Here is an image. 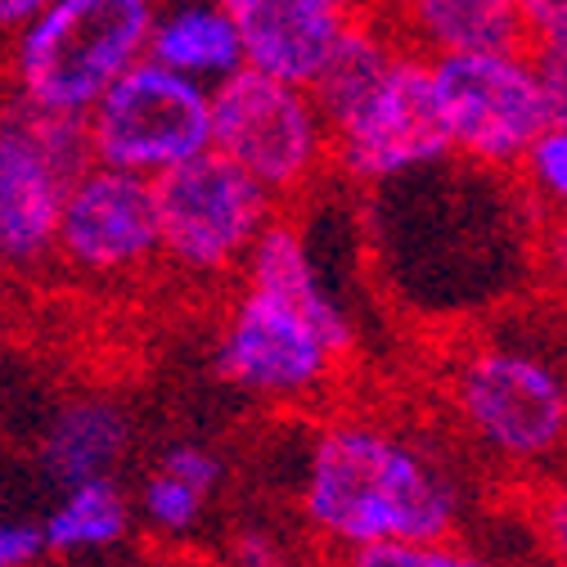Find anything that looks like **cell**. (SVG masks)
I'll return each mask as SVG.
<instances>
[{
  "label": "cell",
  "mask_w": 567,
  "mask_h": 567,
  "mask_svg": "<svg viewBox=\"0 0 567 567\" xmlns=\"http://www.w3.org/2000/svg\"><path fill=\"white\" fill-rule=\"evenodd\" d=\"M357 333L316 275L302 230L275 212L244 257V293L217 338V374L257 401H307L324 392Z\"/></svg>",
  "instance_id": "1"
},
{
  "label": "cell",
  "mask_w": 567,
  "mask_h": 567,
  "mask_svg": "<svg viewBox=\"0 0 567 567\" xmlns=\"http://www.w3.org/2000/svg\"><path fill=\"white\" fill-rule=\"evenodd\" d=\"M307 527L342 549L361 554L379 545H437L464 518L455 477L410 437L374 419H333L320 429L302 473Z\"/></svg>",
  "instance_id": "2"
},
{
  "label": "cell",
  "mask_w": 567,
  "mask_h": 567,
  "mask_svg": "<svg viewBox=\"0 0 567 567\" xmlns=\"http://www.w3.org/2000/svg\"><path fill=\"white\" fill-rule=\"evenodd\" d=\"M154 0H50L14 32L10 91L14 100L86 117L91 104L145 59Z\"/></svg>",
  "instance_id": "3"
},
{
  "label": "cell",
  "mask_w": 567,
  "mask_h": 567,
  "mask_svg": "<svg viewBox=\"0 0 567 567\" xmlns=\"http://www.w3.org/2000/svg\"><path fill=\"white\" fill-rule=\"evenodd\" d=\"M91 167L86 117L0 104V275L28 279L54 261L63 189Z\"/></svg>",
  "instance_id": "4"
},
{
  "label": "cell",
  "mask_w": 567,
  "mask_h": 567,
  "mask_svg": "<svg viewBox=\"0 0 567 567\" xmlns=\"http://www.w3.org/2000/svg\"><path fill=\"white\" fill-rule=\"evenodd\" d=\"M212 150L284 203L329 163V126L307 86L244 63L212 86Z\"/></svg>",
  "instance_id": "5"
},
{
  "label": "cell",
  "mask_w": 567,
  "mask_h": 567,
  "mask_svg": "<svg viewBox=\"0 0 567 567\" xmlns=\"http://www.w3.org/2000/svg\"><path fill=\"white\" fill-rule=\"evenodd\" d=\"M150 185L158 212V261L189 279L239 270L266 221L279 212V203L217 150L167 167Z\"/></svg>",
  "instance_id": "6"
},
{
  "label": "cell",
  "mask_w": 567,
  "mask_h": 567,
  "mask_svg": "<svg viewBox=\"0 0 567 567\" xmlns=\"http://www.w3.org/2000/svg\"><path fill=\"white\" fill-rule=\"evenodd\" d=\"M86 145L91 163L154 181L212 150V91L145 54L91 104Z\"/></svg>",
  "instance_id": "7"
},
{
  "label": "cell",
  "mask_w": 567,
  "mask_h": 567,
  "mask_svg": "<svg viewBox=\"0 0 567 567\" xmlns=\"http://www.w3.org/2000/svg\"><path fill=\"white\" fill-rule=\"evenodd\" d=\"M429 73L451 154L482 172H514L527 145L549 126L527 50L433 54Z\"/></svg>",
  "instance_id": "8"
},
{
  "label": "cell",
  "mask_w": 567,
  "mask_h": 567,
  "mask_svg": "<svg viewBox=\"0 0 567 567\" xmlns=\"http://www.w3.org/2000/svg\"><path fill=\"white\" fill-rule=\"evenodd\" d=\"M451 401L464 429L501 460L536 464L567 442V383L536 351L509 342H482L464 351Z\"/></svg>",
  "instance_id": "9"
},
{
  "label": "cell",
  "mask_w": 567,
  "mask_h": 567,
  "mask_svg": "<svg viewBox=\"0 0 567 567\" xmlns=\"http://www.w3.org/2000/svg\"><path fill=\"white\" fill-rule=\"evenodd\" d=\"M451 158V140L433 95L429 54L396 50L374 91L329 126V163L351 181H396Z\"/></svg>",
  "instance_id": "10"
},
{
  "label": "cell",
  "mask_w": 567,
  "mask_h": 567,
  "mask_svg": "<svg viewBox=\"0 0 567 567\" xmlns=\"http://www.w3.org/2000/svg\"><path fill=\"white\" fill-rule=\"evenodd\" d=\"M54 261L82 279H135L158 266L154 185L104 163L73 176L59 203Z\"/></svg>",
  "instance_id": "11"
},
{
  "label": "cell",
  "mask_w": 567,
  "mask_h": 567,
  "mask_svg": "<svg viewBox=\"0 0 567 567\" xmlns=\"http://www.w3.org/2000/svg\"><path fill=\"white\" fill-rule=\"evenodd\" d=\"M230 19L244 41V63L293 86L316 82L333 41L351 23L329 0H239Z\"/></svg>",
  "instance_id": "12"
},
{
  "label": "cell",
  "mask_w": 567,
  "mask_h": 567,
  "mask_svg": "<svg viewBox=\"0 0 567 567\" xmlns=\"http://www.w3.org/2000/svg\"><path fill=\"white\" fill-rule=\"evenodd\" d=\"M374 19L405 50L429 59L473 50H527L518 0H383Z\"/></svg>",
  "instance_id": "13"
},
{
  "label": "cell",
  "mask_w": 567,
  "mask_h": 567,
  "mask_svg": "<svg viewBox=\"0 0 567 567\" xmlns=\"http://www.w3.org/2000/svg\"><path fill=\"white\" fill-rule=\"evenodd\" d=\"M145 54L207 91L244 68L239 28L217 0H154Z\"/></svg>",
  "instance_id": "14"
},
{
  "label": "cell",
  "mask_w": 567,
  "mask_h": 567,
  "mask_svg": "<svg viewBox=\"0 0 567 567\" xmlns=\"http://www.w3.org/2000/svg\"><path fill=\"white\" fill-rule=\"evenodd\" d=\"M131 446V419L109 396H78L54 410L41 433V468L59 486L113 477Z\"/></svg>",
  "instance_id": "15"
},
{
  "label": "cell",
  "mask_w": 567,
  "mask_h": 567,
  "mask_svg": "<svg viewBox=\"0 0 567 567\" xmlns=\"http://www.w3.org/2000/svg\"><path fill=\"white\" fill-rule=\"evenodd\" d=\"M396 50H401V41L379 19H357V23L342 28V37L333 41L329 59L320 63L316 82L307 86L316 109H320V117H324V126H338L351 109L374 91V82L388 73V63L396 59Z\"/></svg>",
  "instance_id": "16"
},
{
  "label": "cell",
  "mask_w": 567,
  "mask_h": 567,
  "mask_svg": "<svg viewBox=\"0 0 567 567\" xmlns=\"http://www.w3.org/2000/svg\"><path fill=\"white\" fill-rule=\"evenodd\" d=\"M131 527V505L113 477L63 486V501L41 523L45 554H100L113 549Z\"/></svg>",
  "instance_id": "17"
},
{
  "label": "cell",
  "mask_w": 567,
  "mask_h": 567,
  "mask_svg": "<svg viewBox=\"0 0 567 567\" xmlns=\"http://www.w3.org/2000/svg\"><path fill=\"white\" fill-rule=\"evenodd\" d=\"M514 172L545 212H567V126H545Z\"/></svg>",
  "instance_id": "18"
},
{
  "label": "cell",
  "mask_w": 567,
  "mask_h": 567,
  "mask_svg": "<svg viewBox=\"0 0 567 567\" xmlns=\"http://www.w3.org/2000/svg\"><path fill=\"white\" fill-rule=\"evenodd\" d=\"M203 505H207V495L194 491L189 482L172 477V473H154L145 482V491H140V509H145V518L158 527V532H189L198 518H203Z\"/></svg>",
  "instance_id": "19"
},
{
  "label": "cell",
  "mask_w": 567,
  "mask_h": 567,
  "mask_svg": "<svg viewBox=\"0 0 567 567\" xmlns=\"http://www.w3.org/2000/svg\"><path fill=\"white\" fill-rule=\"evenodd\" d=\"M342 567H495V563L482 558L477 549L455 545V540H437V545H379V549H361V554H347Z\"/></svg>",
  "instance_id": "20"
},
{
  "label": "cell",
  "mask_w": 567,
  "mask_h": 567,
  "mask_svg": "<svg viewBox=\"0 0 567 567\" xmlns=\"http://www.w3.org/2000/svg\"><path fill=\"white\" fill-rule=\"evenodd\" d=\"M532 532L554 567H567V486H540L532 495Z\"/></svg>",
  "instance_id": "21"
},
{
  "label": "cell",
  "mask_w": 567,
  "mask_h": 567,
  "mask_svg": "<svg viewBox=\"0 0 567 567\" xmlns=\"http://www.w3.org/2000/svg\"><path fill=\"white\" fill-rule=\"evenodd\" d=\"M527 54H532V68H536L549 126H567V41L527 45Z\"/></svg>",
  "instance_id": "22"
},
{
  "label": "cell",
  "mask_w": 567,
  "mask_h": 567,
  "mask_svg": "<svg viewBox=\"0 0 567 567\" xmlns=\"http://www.w3.org/2000/svg\"><path fill=\"white\" fill-rule=\"evenodd\" d=\"M536 266L554 302L567 311V212H545V226L536 239Z\"/></svg>",
  "instance_id": "23"
},
{
  "label": "cell",
  "mask_w": 567,
  "mask_h": 567,
  "mask_svg": "<svg viewBox=\"0 0 567 567\" xmlns=\"http://www.w3.org/2000/svg\"><path fill=\"white\" fill-rule=\"evenodd\" d=\"M163 473H172V477H181V482H189L194 491H203V495H212L221 486V460L212 455L207 446H189V442H181V446H172L167 455H163V464H158Z\"/></svg>",
  "instance_id": "24"
},
{
  "label": "cell",
  "mask_w": 567,
  "mask_h": 567,
  "mask_svg": "<svg viewBox=\"0 0 567 567\" xmlns=\"http://www.w3.org/2000/svg\"><path fill=\"white\" fill-rule=\"evenodd\" d=\"M518 19L527 32V45L567 41V0H518Z\"/></svg>",
  "instance_id": "25"
},
{
  "label": "cell",
  "mask_w": 567,
  "mask_h": 567,
  "mask_svg": "<svg viewBox=\"0 0 567 567\" xmlns=\"http://www.w3.org/2000/svg\"><path fill=\"white\" fill-rule=\"evenodd\" d=\"M0 554L10 567H32L45 558V536L37 523H0Z\"/></svg>",
  "instance_id": "26"
},
{
  "label": "cell",
  "mask_w": 567,
  "mask_h": 567,
  "mask_svg": "<svg viewBox=\"0 0 567 567\" xmlns=\"http://www.w3.org/2000/svg\"><path fill=\"white\" fill-rule=\"evenodd\" d=\"M230 554H235L239 567H284V549H279V540H275L270 532H257V527H244V532L235 536Z\"/></svg>",
  "instance_id": "27"
},
{
  "label": "cell",
  "mask_w": 567,
  "mask_h": 567,
  "mask_svg": "<svg viewBox=\"0 0 567 567\" xmlns=\"http://www.w3.org/2000/svg\"><path fill=\"white\" fill-rule=\"evenodd\" d=\"M50 6V0H0V32H19L23 23H32L41 10Z\"/></svg>",
  "instance_id": "28"
},
{
  "label": "cell",
  "mask_w": 567,
  "mask_h": 567,
  "mask_svg": "<svg viewBox=\"0 0 567 567\" xmlns=\"http://www.w3.org/2000/svg\"><path fill=\"white\" fill-rule=\"evenodd\" d=\"M217 6H226V10H235V6H239V0H217Z\"/></svg>",
  "instance_id": "29"
},
{
  "label": "cell",
  "mask_w": 567,
  "mask_h": 567,
  "mask_svg": "<svg viewBox=\"0 0 567 567\" xmlns=\"http://www.w3.org/2000/svg\"><path fill=\"white\" fill-rule=\"evenodd\" d=\"M0 567H10V563H6V554H0Z\"/></svg>",
  "instance_id": "30"
},
{
  "label": "cell",
  "mask_w": 567,
  "mask_h": 567,
  "mask_svg": "<svg viewBox=\"0 0 567 567\" xmlns=\"http://www.w3.org/2000/svg\"><path fill=\"white\" fill-rule=\"evenodd\" d=\"M0 324H6V320H0Z\"/></svg>",
  "instance_id": "31"
}]
</instances>
